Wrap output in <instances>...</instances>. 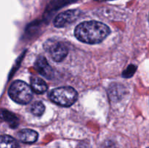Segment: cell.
<instances>
[{"label":"cell","instance_id":"1","mask_svg":"<svg viewBox=\"0 0 149 148\" xmlns=\"http://www.w3.org/2000/svg\"><path fill=\"white\" fill-rule=\"evenodd\" d=\"M109 26L100 22L91 20L80 23L75 28V36L80 41L95 44L103 41L109 35Z\"/></svg>","mask_w":149,"mask_h":148},{"label":"cell","instance_id":"2","mask_svg":"<svg viewBox=\"0 0 149 148\" xmlns=\"http://www.w3.org/2000/svg\"><path fill=\"white\" fill-rule=\"evenodd\" d=\"M49 97L51 101L55 104L63 107H69L77 100L78 94L72 87L64 86L52 90Z\"/></svg>","mask_w":149,"mask_h":148},{"label":"cell","instance_id":"3","mask_svg":"<svg viewBox=\"0 0 149 148\" xmlns=\"http://www.w3.org/2000/svg\"><path fill=\"white\" fill-rule=\"evenodd\" d=\"M10 98L18 104H26L30 102L33 98V91L30 86L22 81H15L9 89Z\"/></svg>","mask_w":149,"mask_h":148},{"label":"cell","instance_id":"4","mask_svg":"<svg viewBox=\"0 0 149 148\" xmlns=\"http://www.w3.org/2000/svg\"><path fill=\"white\" fill-rule=\"evenodd\" d=\"M81 15L79 10H69L60 13L54 20V26L57 28H64L75 22Z\"/></svg>","mask_w":149,"mask_h":148},{"label":"cell","instance_id":"5","mask_svg":"<svg viewBox=\"0 0 149 148\" xmlns=\"http://www.w3.org/2000/svg\"><path fill=\"white\" fill-rule=\"evenodd\" d=\"M49 44L45 45L47 50L49 51L51 57L55 62H61L68 55V48L64 44L59 41H49Z\"/></svg>","mask_w":149,"mask_h":148},{"label":"cell","instance_id":"6","mask_svg":"<svg viewBox=\"0 0 149 148\" xmlns=\"http://www.w3.org/2000/svg\"><path fill=\"white\" fill-rule=\"evenodd\" d=\"M35 68L40 75L47 79H51L54 75L53 70L49 65L46 58L43 56H39L35 62Z\"/></svg>","mask_w":149,"mask_h":148},{"label":"cell","instance_id":"7","mask_svg":"<svg viewBox=\"0 0 149 148\" xmlns=\"http://www.w3.org/2000/svg\"><path fill=\"white\" fill-rule=\"evenodd\" d=\"M18 138L22 142L24 143H33L38 139V133L31 129H25L19 131Z\"/></svg>","mask_w":149,"mask_h":148},{"label":"cell","instance_id":"8","mask_svg":"<svg viewBox=\"0 0 149 148\" xmlns=\"http://www.w3.org/2000/svg\"><path fill=\"white\" fill-rule=\"evenodd\" d=\"M31 88L36 94H43L47 90V85L42 78L34 76L31 80Z\"/></svg>","mask_w":149,"mask_h":148},{"label":"cell","instance_id":"9","mask_svg":"<svg viewBox=\"0 0 149 148\" xmlns=\"http://www.w3.org/2000/svg\"><path fill=\"white\" fill-rule=\"evenodd\" d=\"M0 118L7 122L9 124L13 127H16L18 124V119L13 113H10L8 110H0Z\"/></svg>","mask_w":149,"mask_h":148},{"label":"cell","instance_id":"10","mask_svg":"<svg viewBox=\"0 0 149 148\" xmlns=\"http://www.w3.org/2000/svg\"><path fill=\"white\" fill-rule=\"evenodd\" d=\"M18 145L14 138L9 135L0 136V148H17Z\"/></svg>","mask_w":149,"mask_h":148},{"label":"cell","instance_id":"11","mask_svg":"<svg viewBox=\"0 0 149 148\" xmlns=\"http://www.w3.org/2000/svg\"><path fill=\"white\" fill-rule=\"evenodd\" d=\"M45 107L41 102H36L31 107V113L35 116H41L45 113Z\"/></svg>","mask_w":149,"mask_h":148},{"label":"cell","instance_id":"12","mask_svg":"<svg viewBox=\"0 0 149 148\" xmlns=\"http://www.w3.org/2000/svg\"><path fill=\"white\" fill-rule=\"evenodd\" d=\"M74 1H76V0H55L51 4V7L52 8H56V7L59 8V7H62V6L65 5V4H68V3L73 2Z\"/></svg>","mask_w":149,"mask_h":148},{"label":"cell","instance_id":"13","mask_svg":"<svg viewBox=\"0 0 149 148\" xmlns=\"http://www.w3.org/2000/svg\"><path fill=\"white\" fill-rule=\"evenodd\" d=\"M77 148H90V147H89V146L86 143H80L79 144Z\"/></svg>","mask_w":149,"mask_h":148},{"label":"cell","instance_id":"14","mask_svg":"<svg viewBox=\"0 0 149 148\" xmlns=\"http://www.w3.org/2000/svg\"><path fill=\"white\" fill-rule=\"evenodd\" d=\"M104 1H107V0H104Z\"/></svg>","mask_w":149,"mask_h":148}]
</instances>
